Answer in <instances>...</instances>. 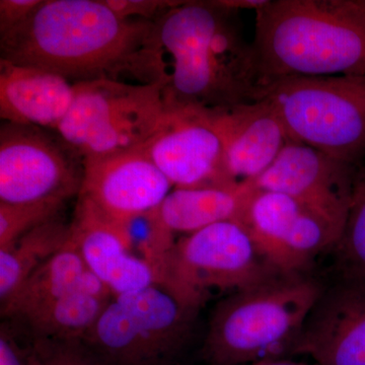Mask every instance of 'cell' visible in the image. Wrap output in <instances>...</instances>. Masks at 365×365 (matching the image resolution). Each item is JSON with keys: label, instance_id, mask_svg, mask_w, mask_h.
Segmentation results:
<instances>
[{"label": "cell", "instance_id": "6da1fadb", "mask_svg": "<svg viewBox=\"0 0 365 365\" xmlns=\"http://www.w3.org/2000/svg\"><path fill=\"white\" fill-rule=\"evenodd\" d=\"M222 1H180L153 21L128 73L155 85L167 104L222 109L264 97L253 42Z\"/></svg>", "mask_w": 365, "mask_h": 365}, {"label": "cell", "instance_id": "7a4b0ae2", "mask_svg": "<svg viewBox=\"0 0 365 365\" xmlns=\"http://www.w3.org/2000/svg\"><path fill=\"white\" fill-rule=\"evenodd\" d=\"M153 21L125 20L104 0H43L32 16L0 36L1 58L74 81L126 74Z\"/></svg>", "mask_w": 365, "mask_h": 365}, {"label": "cell", "instance_id": "3957f363", "mask_svg": "<svg viewBox=\"0 0 365 365\" xmlns=\"http://www.w3.org/2000/svg\"><path fill=\"white\" fill-rule=\"evenodd\" d=\"M252 42L266 88L292 76L365 74V1L267 0Z\"/></svg>", "mask_w": 365, "mask_h": 365}, {"label": "cell", "instance_id": "277c9868", "mask_svg": "<svg viewBox=\"0 0 365 365\" xmlns=\"http://www.w3.org/2000/svg\"><path fill=\"white\" fill-rule=\"evenodd\" d=\"M323 284L279 275L230 295L216 307L203 345L210 365H246L292 355Z\"/></svg>", "mask_w": 365, "mask_h": 365}, {"label": "cell", "instance_id": "5b68a950", "mask_svg": "<svg viewBox=\"0 0 365 365\" xmlns=\"http://www.w3.org/2000/svg\"><path fill=\"white\" fill-rule=\"evenodd\" d=\"M273 105L295 143L361 168L365 157V74L292 76L269 83Z\"/></svg>", "mask_w": 365, "mask_h": 365}, {"label": "cell", "instance_id": "8992f818", "mask_svg": "<svg viewBox=\"0 0 365 365\" xmlns=\"http://www.w3.org/2000/svg\"><path fill=\"white\" fill-rule=\"evenodd\" d=\"M279 275L262 258L241 223L227 220L181 237L155 279L184 306L199 312L212 297H230Z\"/></svg>", "mask_w": 365, "mask_h": 365}, {"label": "cell", "instance_id": "52a82bcc", "mask_svg": "<svg viewBox=\"0 0 365 365\" xmlns=\"http://www.w3.org/2000/svg\"><path fill=\"white\" fill-rule=\"evenodd\" d=\"M198 313L153 284L113 297L83 342L104 365H175Z\"/></svg>", "mask_w": 365, "mask_h": 365}, {"label": "cell", "instance_id": "ba28073f", "mask_svg": "<svg viewBox=\"0 0 365 365\" xmlns=\"http://www.w3.org/2000/svg\"><path fill=\"white\" fill-rule=\"evenodd\" d=\"M79 155L45 129L6 123L0 127V202H66L79 194Z\"/></svg>", "mask_w": 365, "mask_h": 365}, {"label": "cell", "instance_id": "9c48e42d", "mask_svg": "<svg viewBox=\"0 0 365 365\" xmlns=\"http://www.w3.org/2000/svg\"><path fill=\"white\" fill-rule=\"evenodd\" d=\"M247 188L235 222L241 223L262 258L278 273L302 275L316 257L335 248L339 232L294 198L279 192Z\"/></svg>", "mask_w": 365, "mask_h": 365}, {"label": "cell", "instance_id": "30bf717a", "mask_svg": "<svg viewBox=\"0 0 365 365\" xmlns=\"http://www.w3.org/2000/svg\"><path fill=\"white\" fill-rule=\"evenodd\" d=\"M140 150L174 188L239 186L228 176L222 141L204 109L165 103Z\"/></svg>", "mask_w": 365, "mask_h": 365}, {"label": "cell", "instance_id": "8fae6325", "mask_svg": "<svg viewBox=\"0 0 365 365\" xmlns=\"http://www.w3.org/2000/svg\"><path fill=\"white\" fill-rule=\"evenodd\" d=\"M360 169L292 141L265 172L245 185L250 189L287 194L341 235Z\"/></svg>", "mask_w": 365, "mask_h": 365}, {"label": "cell", "instance_id": "7c38bea8", "mask_svg": "<svg viewBox=\"0 0 365 365\" xmlns=\"http://www.w3.org/2000/svg\"><path fill=\"white\" fill-rule=\"evenodd\" d=\"M78 198L113 222L160 207L174 189L143 150H133L83 160Z\"/></svg>", "mask_w": 365, "mask_h": 365}, {"label": "cell", "instance_id": "4fadbf2b", "mask_svg": "<svg viewBox=\"0 0 365 365\" xmlns=\"http://www.w3.org/2000/svg\"><path fill=\"white\" fill-rule=\"evenodd\" d=\"M318 365H365V282L343 278L307 317L292 355Z\"/></svg>", "mask_w": 365, "mask_h": 365}, {"label": "cell", "instance_id": "5bb4252c", "mask_svg": "<svg viewBox=\"0 0 365 365\" xmlns=\"http://www.w3.org/2000/svg\"><path fill=\"white\" fill-rule=\"evenodd\" d=\"M205 112L222 141L228 176L237 185L260 176L294 141L275 108L265 98Z\"/></svg>", "mask_w": 365, "mask_h": 365}, {"label": "cell", "instance_id": "9a60e30c", "mask_svg": "<svg viewBox=\"0 0 365 365\" xmlns=\"http://www.w3.org/2000/svg\"><path fill=\"white\" fill-rule=\"evenodd\" d=\"M71 241L86 268L114 297L157 284L153 268L132 253L119 223L78 198L71 223Z\"/></svg>", "mask_w": 365, "mask_h": 365}, {"label": "cell", "instance_id": "2e32d148", "mask_svg": "<svg viewBox=\"0 0 365 365\" xmlns=\"http://www.w3.org/2000/svg\"><path fill=\"white\" fill-rule=\"evenodd\" d=\"M74 83L53 72L0 59V117L56 131L71 109Z\"/></svg>", "mask_w": 365, "mask_h": 365}, {"label": "cell", "instance_id": "e0dca14e", "mask_svg": "<svg viewBox=\"0 0 365 365\" xmlns=\"http://www.w3.org/2000/svg\"><path fill=\"white\" fill-rule=\"evenodd\" d=\"M114 295L91 274L78 287L21 322L33 340L83 341Z\"/></svg>", "mask_w": 365, "mask_h": 365}, {"label": "cell", "instance_id": "ac0fdd59", "mask_svg": "<svg viewBox=\"0 0 365 365\" xmlns=\"http://www.w3.org/2000/svg\"><path fill=\"white\" fill-rule=\"evenodd\" d=\"M91 274L71 235L66 246L29 276L13 297L2 304L1 314L24 322L76 289Z\"/></svg>", "mask_w": 365, "mask_h": 365}, {"label": "cell", "instance_id": "d6986e66", "mask_svg": "<svg viewBox=\"0 0 365 365\" xmlns=\"http://www.w3.org/2000/svg\"><path fill=\"white\" fill-rule=\"evenodd\" d=\"M246 185L174 188L158 207L162 220L176 234L190 235L215 225L237 220L246 200Z\"/></svg>", "mask_w": 365, "mask_h": 365}, {"label": "cell", "instance_id": "ffe728a7", "mask_svg": "<svg viewBox=\"0 0 365 365\" xmlns=\"http://www.w3.org/2000/svg\"><path fill=\"white\" fill-rule=\"evenodd\" d=\"M71 227L58 216L0 249V302L6 304L43 264L71 240Z\"/></svg>", "mask_w": 365, "mask_h": 365}, {"label": "cell", "instance_id": "44dd1931", "mask_svg": "<svg viewBox=\"0 0 365 365\" xmlns=\"http://www.w3.org/2000/svg\"><path fill=\"white\" fill-rule=\"evenodd\" d=\"M343 278L365 282V169L355 181L347 220L335 248Z\"/></svg>", "mask_w": 365, "mask_h": 365}, {"label": "cell", "instance_id": "7402d4cb", "mask_svg": "<svg viewBox=\"0 0 365 365\" xmlns=\"http://www.w3.org/2000/svg\"><path fill=\"white\" fill-rule=\"evenodd\" d=\"M118 223L132 253L157 273L177 242L174 232L163 222L158 207Z\"/></svg>", "mask_w": 365, "mask_h": 365}, {"label": "cell", "instance_id": "603a6c76", "mask_svg": "<svg viewBox=\"0 0 365 365\" xmlns=\"http://www.w3.org/2000/svg\"><path fill=\"white\" fill-rule=\"evenodd\" d=\"M63 202H0V249L6 248L43 223L58 216Z\"/></svg>", "mask_w": 365, "mask_h": 365}, {"label": "cell", "instance_id": "cb8c5ba5", "mask_svg": "<svg viewBox=\"0 0 365 365\" xmlns=\"http://www.w3.org/2000/svg\"><path fill=\"white\" fill-rule=\"evenodd\" d=\"M38 365H104L83 341L33 340Z\"/></svg>", "mask_w": 365, "mask_h": 365}, {"label": "cell", "instance_id": "d4e9b609", "mask_svg": "<svg viewBox=\"0 0 365 365\" xmlns=\"http://www.w3.org/2000/svg\"><path fill=\"white\" fill-rule=\"evenodd\" d=\"M110 9L125 20L155 21L180 1L169 0H104Z\"/></svg>", "mask_w": 365, "mask_h": 365}, {"label": "cell", "instance_id": "484cf974", "mask_svg": "<svg viewBox=\"0 0 365 365\" xmlns=\"http://www.w3.org/2000/svg\"><path fill=\"white\" fill-rule=\"evenodd\" d=\"M0 365H38L32 346H21L4 324L0 330Z\"/></svg>", "mask_w": 365, "mask_h": 365}, {"label": "cell", "instance_id": "4316f807", "mask_svg": "<svg viewBox=\"0 0 365 365\" xmlns=\"http://www.w3.org/2000/svg\"><path fill=\"white\" fill-rule=\"evenodd\" d=\"M43 0H1L0 1V36L11 32L25 23Z\"/></svg>", "mask_w": 365, "mask_h": 365}, {"label": "cell", "instance_id": "83f0119b", "mask_svg": "<svg viewBox=\"0 0 365 365\" xmlns=\"http://www.w3.org/2000/svg\"><path fill=\"white\" fill-rule=\"evenodd\" d=\"M246 365H309L304 364H299V362L290 361V360L287 359H269V360H263V361L255 362V364H246ZM312 365H318V364H312Z\"/></svg>", "mask_w": 365, "mask_h": 365}]
</instances>
